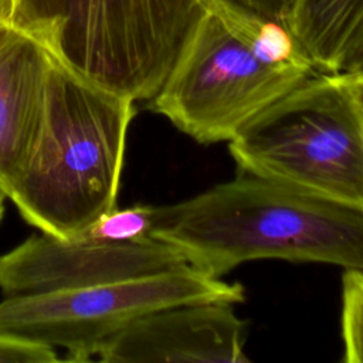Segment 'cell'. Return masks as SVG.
<instances>
[{
	"mask_svg": "<svg viewBox=\"0 0 363 363\" xmlns=\"http://www.w3.org/2000/svg\"><path fill=\"white\" fill-rule=\"evenodd\" d=\"M152 235L218 278L262 258L363 269L362 211L247 172L184 201L157 206Z\"/></svg>",
	"mask_w": 363,
	"mask_h": 363,
	"instance_id": "6da1fadb",
	"label": "cell"
},
{
	"mask_svg": "<svg viewBox=\"0 0 363 363\" xmlns=\"http://www.w3.org/2000/svg\"><path fill=\"white\" fill-rule=\"evenodd\" d=\"M135 102L55 60L27 157L6 191L41 233L68 237L116 207Z\"/></svg>",
	"mask_w": 363,
	"mask_h": 363,
	"instance_id": "7a4b0ae2",
	"label": "cell"
},
{
	"mask_svg": "<svg viewBox=\"0 0 363 363\" xmlns=\"http://www.w3.org/2000/svg\"><path fill=\"white\" fill-rule=\"evenodd\" d=\"M206 0H13L9 21L75 75L150 101L170 75Z\"/></svg>",
	"mask_w": 363,
	"mask_h": 363,
	"instance_id": "3957f363",
	"label": "cell"
},
{
	"mask_svg": "<svg viewBox=\"0 0 363 363\" xmlns=\"http://www.w3.org/2000/svg\"><path fill=\"white\" fill-rule=\"evenodd\" d=\"M240 172L363 213V79L316 72L228 142Z\"/></svg>",
	"mask_w": 363,
	"mask_h": 363,
	"instance_id": "277c9868",
	"label": "cell"
},
{
	"mask_svg": "<svg viewBox=\"0 0 363 363\" xmlns=\"http://www.w3.org/2000/svg\"><path fill=\"white\" fill-rule=\"evenodd\" d=\"M316 72L264 62L237 0H206L203 16L149 108L200 143L230 142L258 113Z\"/></svg>",
	"mask_w": 363,
	"mask_h": 363,
	"instance_id": "5b68a950",
	"label": "cell"
},
{
	"mask_svg": "<svg viewBox=\"0 0 363 363\" xmlns=\"http://www.w3.org/2000/svg\"><path fill=\"white\" fill-rule=\"evenodd\" d=\"M244 301V288L191 265L118 282L11 295L0 301V335L67 350L88 360L135 319L162 309Z\"/></svg>",
	"mask_w": 363,
	"mask_h": 363,
	"instance_id": "8992f818",
	"label": "cell"
},
{
	"mask_svg": "<svg viewBox=\"0 0 363 363\" xmlns=\"http://www.w3.org/2000/svg\"><path fill=\"white\" fill-rule=\"evenodd\" d=\"M156 207H115L68 237L31 235L0 255V291L11 296L99 285L186 265L176 247L152 235Z\"/></svg>",
	"mask_w": 363,
	"mask_h": 363,
	"instance_id": "52a82bcc",
	"label": "cell"
},
{
	"mask_svg": "<svg viewBox=\"0 0 363 363\" xmlns=\"http://www.w3.org/2000/svg\"><path fill=\"white\" fill-rule=\"evenodd\" d=\"M230 302L179 305L140 316L98 350L106 363H242L245 323Z\"/></svg>",
	"mask_w": 363,
	"mask_h": 363,
	"instance_id": "ba28073f",
	"label": "cell"
},
{
	"mask_svg": "<svg viewBox=\"0 0 363 363\" xmlns=\"http://www.w3.org/2000/svg\"><path fill=\"white\" fill-rule=\"evenodd\" d=\"M54 58L31 35L0 23V189L7 191L33 143Z\"/></svg>",
	"mask_w": 363,
	"mask_h": 363,
	"instance_id": "9c48e42d",
	"label": "cell"
},
{
	"mask_svg": "<svg viewBox=\"0 0 363 363\" xmlns=\"http://www.w3.org/2000/svg\"><path fill=\"white\" fill-rule=\"evenodd\" d=\"M363 23V0H294L284 26L318 72H335L349 40Z\"/></svg>",
	"mask_w": 363,
	"mask_h": 363,
	"instance_id": "30bf717a",
	"label": "cell"
},
{
	"mask_svg": "<svg viewBox=\"0 0 363 363\" xmlns=\"http://www.w3.org/2000/svg\"><path fill=\"white\" fill-rule=\"evenodd\" d=\"M343 362L363 363V269L346 268L342 277Z\"/></svg>",
	"mask_w": 363,
	"mask_h": 363,
	"instance_id": "8fae6325",
	"label": "cell"
},
{
	"mask_svg": "<svg viewBox=\"0 0 363 363\" xmlns=\"http://www.w3.org/2000/svg\"><path fill=\"white\" fill-rule=\"evenodd\" d=\"M57 359L52 347L0 335V363H51Z\"/></svg>",
	"mask_w": 363,
	"mask_h": 363,
	"instance_id": "7c38bea8",
	"label": "cell"
},
{
	"mask_svg": "<svg viewBox=\"0 0 363 363\" xmlns=\"http://www.w3.org/2000/svg\"><path fill=\"white\" fill-rule=\"evenodd\" d=\"M335 72L363 78V23L345 47Z\"/></svg>",
	"mask_w": 363,
	"mask_h": 363,
	"instance_id": "4fadbf2b",
	"label": "cell"
},
{
	"mask_svg": "<svg viewBox=\"0 0 363 363\" xmlns=\"http://www.w3.org/2000/svg\"><path fill=\"white\" fill-rule=\"evenodd\" d=\"M255 13L284 24L294 0H237Z\"/></svg>",
	"mask_w": 363,
	"mask_h": 363,
	"instance_id": "5bb4252c",
	"label": "cell"
},
{
	"mask_svg": "<svg viewBox=\"0 0 363 363\" xmlns=\"http://www.w3.org/2000/svg\"><path fill=\"white\" fill-rule=\"evenodd\" d=\"M13 10V0H0V23L9 21Z\"/></svg>",
	"mask_w": 363,
	"mask_h": 363,
	"instance_id": "9a60e30c",
	"label": "cell"
},
{
	"mask_svg": "<svg viewBox=\"0 0 363 363\" xmlns=\"http://www.w3.org/2000/svg\"><path fill=\"white\" fill-rule=\"evenodd\" d=\"M4 199H6V194L0 189V220H1V216H3V211H4Z\"/></svg>",
	"mask_w": 363,
	"mask_h": 363,
	"instance_id": "2e32d148",
	"label": "cell"
},
{
	"mask_svg": "<svg viewBox=\"0 0 363 363\" xmlns=\"http://www.w3.org/2000/svg\"><path fill=\"white\" fill-rule=\"evenodd\" d=\"M359 78H360V77H359ZM362 79H363V78H362Z\"/></svg>",
	"mask_w": 363,
	"mask_h": 363,
	"instance_id": "e0dca14e",
	"label": "cell"
}]
</instances>
